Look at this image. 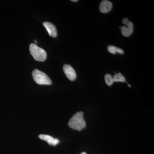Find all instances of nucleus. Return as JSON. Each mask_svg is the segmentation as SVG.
I'll use <instances>...</instances> for the list:
<instances>
[{"label": "nucleus", "mask_w": 154, "mask_h": 154, "mask_svg": "<svg viewBox=\"0 0 154 154\" xmlns=\"http://www.w3.org/2000/svg\"><path fill=\"white\" fill-rule=\"evenodd\" d=\"M34 42H35V43H37V41H36V40H34Z\"/></svg>", "instance_id": "2eb2a0df"}, {"label": "nucleus", "mask_w": 154, "mask_h": 154, "mask_svg": "<svg viewBox=\"0 0 154 154\" xmlns=\"http://www.w3.org/2000/svg\"><path fill=\"white\" fill-rule=\"evenodd\" d=\"M125 25L126 27H121V32L123 36L125 37H128L130 36L133 32L134 25L132 22L129 21Z\"/></svg>", "instance_id": "6e6552de"}, {"label": "nucleus", "mask_w": 154, "mask_h": 154, "mask_svg": "<svg viewBox=\"0 0 154 154\" xmlns=\"http://www.w3.org/2000/svg\"><path fill=\"white\" fill-rule=\"evenodd\" d=\"M105 82L108 86H110L112 85L113 84V77L110 74H107L105 76Z\"/></svg>", "instance_id": "9b49d317"}, {"label": "nucleus", "mask_w": 154, "mask_h": 154, "mask_svg": "<svg viewBox=\"0 0 154 154\" xmlns=\"http://www.w3.org/2000/svg\"><path fill=\"white\" fill-rule=\"evenodd\" d=\"M128 86H129V87H130V88L131 85H129V84H128Z\"/></svg>", "instance_id": "dca6fc26"}, {"label": "nucleus", "mask_w": 154, "mask_h": 154, "mask_svg": "<svg viewBox=\"0 0 154 154\" xmlns=\"http://www.w3.org/2000/svg\"><path fill=\"white\" fill-rule=\"evenodd\" d=\"M43 25L47 30L50 36L55 38L57 36V32L54 25L49 22H43Z\"/></svg>", "instance_id": "39448f33"}, {"label": "nucleus", "mask_w": 154, "mask_h": 154, "mask_svg": "<svg viewBox=\"0 0 154 154\" xmlns=\"http://www.w3.org/2000/svg\"><path fill=\"white\" fill-rule=\"evenodd\" d=\"M113 82H125V78L121 73H119L118 74H116L113 77Z\"/></svg>", "instance_id": "9d476101"}, {"label": "nucleus", "mask_w": 154, "mask_h": 154, "mask_svg": "<svg viewBox=\"0 0 154 154\" xmlns=\"http://www.w3.org/2000/svg\"><path fill=\"white\" fill-rule=\"evenodd\" d=\"M38 137L42 140L47 142L51 146H55L59 143L60 141L58 139L54 138L51 136L46 134H40Z\"/></svg>", "instance_id": "423d86ee"}, {"label": "nucleus", "mask_w": 154, "mask_h": 154, "mask_svg": "<svg viewBox=\"0 0 154 154\" xmlns=\"http://www.w3.org/2000/svg\"><path fill=\"white\" fill-rule=\"evenodd\" d=\"M32 76L35 82L39 85H51L52 82L46 74L38 69H34Z\"/></svg>", "instance_id": "7ed1b4c3"}, {"label": "nucleus", "mask_w": 154, "mask_h": 154, "mask_svg": "<svg viewBox=\"0 0 154 154\" xmlns=\"http://www.w3.org/2000/svg\"><path fill=\"white\" fill-rule=\"evenodd\" d=\"M72 2H78V0H72Z\"/></svg>", "instance_id": "ddd939ff"}, {"label": "nucleus", "mask_w": 154, "mask_h": 154, "mask_svg": "<svg viewBox=\"0 0 154 154\" xmlns=\"http://www.w3.org/2000/svg\"><path fill=\"white\" fill-rule=\"evenodd\" d=\"M30 52L34 59L38 61H44L47 57V54L45 51L38 47L36 44L32 43L30 45Z\"/></svg>", "instance_id": "f03ea898"}, {"label": "nucleus", "mask_w": 154, "mask_h": 154, "mask_svg": "<svg viewBox=\"0 0 154 154\" xmlns=\"http://www.w3.org/2000/svg\"><path fill=\"white\" fill-rule=\"evenodd\" d=\"M63 70L65 74L69 79L71 81H74L75 79L77 76L76 73L72 67L69 65L66 64L64 65Z\"/></svg>", "instance_id": "20e7f679"}, {"label": "nucleus", "mask_w": 154, "mask_h": 154, "mask_svg": "<svg viewBox=\"0 0 154 154\" xmlns=\"http://www.w3.org/2000/svg\"><path fill=\"white\" fill-rule=\"evenodd\" d=\"M128 22H129V21H128V19L127 18H124L122 20V23L125 25H126Z\"/></svg>", "instance_id": "f8f14e48"}, {"label": "nucleus", "mask_w": 154, "mask_h": 154, "mask_svg": "<svg viewBox=\"0 0 154 154\" xmlns=\"http://www.w3.org/2000/svg\"><path fill=\"white\" fill-rule=\"evenodd\" d=\"M112 8V4L110 1H102L100 3L99 10L100 12L103 14H106L111 11Z\"/></svg>", "instance_id": "0eeeda50"}, {"label": "nucleus", "mask_w": 154, "mask_h": 154, "mask_svg": "<svg viewBox=\"0 0 154 154\" xmlns=\"http://www.w3.org/2000/svg\"><path fill=\"white\" fill-rule=\"evenodd\" d=\"M80 154H87L86 153V152H83L81 153Z\"/></svg>", "instance_id": "4468645a"}, {"label": "nucleus", "mask_w": 154, "mask_h": 154, "mask_svg": "<svg viewBox=\"0 0 154 154\" xmlns=\"http://www.w3.org/2000/svg\"><path fill=\"white\" fill-rule=\"evenodd\" d=\"M107 50L109 52L112 54H116V53H118L120 54H123L124 52L123 50L119 48L116 47V46H113V45H109L107 47Z\"/></svg>", "instance_id": "1a4fd4ad"}, {"label": "nucleus", "mask_w": 154, "mask_h": 154, "mask_svg": "<svg viewBox=\"0 0 154 154\" xmlns=\"http://www.w3.org/2000/svg\"><path fill=\"white\" fill-rule=\"evenodd\" d=\"M68 125L72 129L81 131L86 127L84 113L82 111L75 113L69 122Z\"/></svg>", "instance_id": "f257e3e1"}]
</instances>
